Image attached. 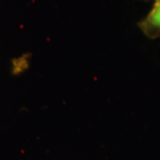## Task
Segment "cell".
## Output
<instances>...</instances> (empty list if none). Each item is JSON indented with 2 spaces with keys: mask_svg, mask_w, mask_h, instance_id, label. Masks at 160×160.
<instances>
[{
  "mask_svg": "<svg viewBox=\"0 0 160 160\" xmlns=\"http://www.w3.org/2000/svg\"><path fill=\"white\" fill-rule=\"evenodd\" d=\"M139 28L149 38H160V0H154L150 11L139 22Z\"/></svg>",
  "mask_w": 160,
  "mask_h": 160,
  "instance_id": "1",
  "label": "cell"
}]
</instances>
